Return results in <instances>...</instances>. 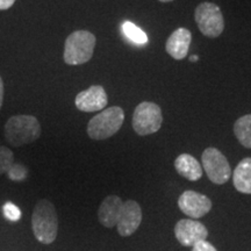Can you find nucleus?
<instances>
[{
  "label": "nucleus",
  "mask_w": 251,
  "mask_h": 251,
  "mask_svg": "<svg viewBox=\"0 0 251 251\" xmlns=\"http://www.w3.org/2000/svg\"><path fill=\"white\" fill-rule=\"evenodd\" d=\"M142 222V209L139 202L135 200H127L124 202L122 212L119 219L117 228L118 233L122 237L133 235Z\"/></svg>",
  "instance_id": "11"
},
{
  "label": "nucleus",
  "mask_w": 251,
  "mask_h": 251,
  "mask_svg": "<svg viewBox=\"0 0 251 251\" xmlns=\"http://www.w3.org/2000/svg\"><path fill=\"white\" fill-rule=\"evenodd\" d=\"M234 134L244 148L251 149V114L237 119L234 125Z\"/></svg>",
  "instance_id": "16"
},
{
  "label": "nucleus",
  "mask_w": 251,
  "mask_h": 251,
  "mask_svg": "<svg viewBox=\"0 0 251 251\" xmlns=\"http://www.w3.org/2000/svg\"><path fill=\"white\" fill-rule=\"evenodd\" d=\"M125 121L124 109L119 106L105 108L87 124V135L92 140L101 141L114 136Z\"/></svg>",
  "instance_id": "4"
},
{
  "label": "nucleus",
  "mask_w": 251,
  "mask_h": 251,
  "mask_svg": "<svg viewBox=\"0 0 251 251\" xmlns=\"http://www.w3.org/2000/svg\"><path fill=\"white\" fill-rule=\"evenodd\" d=\"M163 124L162 109L151 101H142L135 108L131 125L135 133L140 136L155 134L161 129Z\"/></svg>",
  "instance_id": "5"
},
{
  "label": "nucleus",
  "mask_w": 251,
  "mask_h": 251,
  "mask_svg": "<svg viewBox=\"0 0 251 251\" xmlns=\"http://www.w3.org/2000/svg\"><path fill=\"white\" fill-rule=\"evenodd\" d=\"M233 183L238 192L251 194V157L242 159L235 168Z\"/></svg>",
  "instance_id": "15"
},
{
  "label": "nucleus",
  "mask_w": 251,
  "mask_h": 251,
  "mask_svg": "<svg viewBox=\"0 0 251 251\" xmlns=\"http://www.w3.org/2000/svg\"><path fill=\"white\" fill-rule=\"evenodd\" d=\"M175 235L183 247H193L208 236L206 226L193 219H181L175 226Z\"/></svg>",
  "instance_id": "9"
},
{
  "label": "nucleus",
  "mask_w": 251,
  "mask_h": 251,
  "mask_svg": "<svg viewBox=\"0 0 251 251\" xmlns=\"http://www.w3.org/2000/svg\"><path fill=\"white\" fill-rule=\"evenodd\" d=\"M15 0H0V11H6L14 5Z\"/></svg>",
  "instance_id": "22"
},
{
  "label": "nucleus",
  "mask_w": 251,
  "mask_h": 251,
  "mask_svg": "<svg viewBox=\"0 0 251 251\" xmlns=\"http://www.w3.org/2000/svg\"><path fill=\"white\" fill-rule=\"evenodd\" d=\"M28 170L26 166L20 163H13L11 169L7 171V177L13 181H23L27 178Z\"/></svg>",
  "instance_id": "19"
},
{
  "label": "nucleus",
  "mask_w": 251,
  "mask_h": 251,
  "mask_svg": "<svg viewBox=\"0 0 251 251\" xmlns=\"http://www.w3.org/2000/svg\"><path fill=\"white\" fill-rule=\"evenodd\" d=\"M198 59H199V56H198V55H192L190 57L191 62H198Z\"/></svg>",
  "instance_id": "24"
},
{
  "label": "nucleus",
  "mask_w": 251,
  "mask_h": 251,
  "mask_svg": "<svg viewBox=\"0 0 251 251\" xmlns=\"http://www.w3.org/2000/svg\"><path fill=\"white\" fill-rule=\"evenodd\" d=\"M2 101H4V81L0 77V109H1Z\"/></svg>",
  "instance_id": "23"
},
{
  "label": "nucleus",
  "mask_w": 251,
  "mask_h": 251,
  "mask_svg": "<svg viewBox=\"0 0 251 251\" xmlns=\"http://www.w3.org/2000/svg\"><path fill=\"white\" fill-rule=\"evenodd\" d=\"M2 213H4V216L8 220V221L17 222L21 219L20 208L11 201L6 202L5 205L2 206Z\"/></svg>",
  "instance_id": "20"
},
{
  "label": "nucleus",
  "mask_w": 251,
  "mask_h": 251,
  "mask_svg": "<svg viewBox=\"0 0 251 251\" xmlns=\"http://www.w3.org/2000/svg\"><path fill=\"white\" fill-rule=\"evenodd\" d=\"M191 41H192V34L186 28H178L169 36L166 41L165 50L172 58L181 61L186 57L190 49Z\"/></svg>",
  "instance_id": "12"
},
{
  "label": "nucleus",
  "mask_w": 251,
  "mask_h": 251,
  "mask_svg": "<svg viewBox=\"0 0 251 251\" xmlns=\"http://www.w3.org/2000/svg\"><path fill=\"white\" fill-rule=\"evenodd\" d=\"M202 168L212 183L224 185L231 176V169L226 156L219 149L209 147L201 155Z\"/></svg>",
  "instance_id": "7"
},
{
  "label": "nucleus",
  "mask_w": 251,
  "mask_h": 251,
  "mask_svg": "<svg viewBox=\"0 0 251 251\" xmlns=\"http://www.w3.org/2000/svg\"><path fill=\"white\" fill-rule=\"evenodd\" d=\"M14 163V155L7 147L0 146V175L7 174Z\"/></svg>",
  "instance_id": "18"
},
{
  "label": "nucleus",
  "mask_w": 251,
  "mask_h": 251,
  "mask_svg": "<svg viewBox=\"0 0 251 251\" xmlns=\"http://www.w3.org/2000/svg\"><path fill=\"white\" fill-rule=\"evenodd\" d=\"M192 251H218L216 248L208 241H200L192 247Z\"/></svg>",
  "instance_id": "21"
},
{
  "label": "nucleus",
  "mask_w": 251,
  "mask_h": 251,
  "mask_svg": "<svg viewBox=\"0 0 251 251\" xmlns=\"http://www.w3.org/2000/svg\"><path fill=\"white\" fill-rule=\"evenodd\" d=\"M176 171L190 181H197L202 177V166L196 157L190 153H181L175 161Z\"/></svg>",
  "instance_id": "14"
},
{
  "label": "nucleus",
  "mask_w": 251,
  "mask_h": 251,
  "mask_svg": "<svg viewBox=\"0 0 251 251\" xmlns=\"http://www.w3.org/2000/svg\"><path fill=\"white\" fill-rule=\"evenodd\" d=\"M194 19L200 31L211 39L219 37L224 33L225 19L221 9L213 2H201L194 11Z\"/></svg>",
  "instance_id": "6"
},
{
  "label": "nucleus",
  "mask_w": 251,
  "mask_h": 251,
  "mask_svg": "<svg viewBox=\"0 0 251 251\" xmlns=\"http://www.w3.org/2000/svg\"><path fill=\"white\" fill-rule=\"evenodd\" d=\"M31 227L34 236L40 243L51 244L56 240L58 230L57 213L49 200H40L34 207Z\"/></svg>",
  "instance_id": "1"
},
{
  "label": "nucleus",
  "mask_w": 251,
  "mask_h": 251,
  "mask_svg": "<svg viewBox=\"0 0 251 251\" xmlns=\"http://www.w3.org/2000/svg\"><path fill=\"white\" fill-rule=\"evenodd\" d=\"M41 135V125L33 115H14L5 125V139L13 147H21L36 141Z\"/></svg>",
  "instance_id": "2"
},
{
  "label": "nucleus",
  "mask_w": 251,
  "mask_h": 251,
  "mask_svg": "<svg viewBox=\"0 0 251 251\" xmlns=\"http://www.w3.org/2000/svg\"><path fill=\"white\" fill-rule=\"evenodd\" d=\"M178 207L190 219L198 220L212 209V201L205 194L187 190L178 199Z\"/></svg>",
  "instance_id": "8"
},
{
  "label": "nucleus",
  "mask_w": 251,
  "mask_h": 251,
  "mask_svg": "<svg viewBox=\"0 0 251 251\" xmlns=\"http://www.w3.org/2000/svg\"><path fill=\"white\" fill-rule=\"evenodd\" d=\"M122 31H124L126 37H128L131 42L136 43V45H146L148 42L147 34L130 21H125L122 25Z\"/></svg>",
  "instance_id": "17"
},
{
  "label": "nucleus",
  "mask_w": 251,
  "mask_h": 251,
  "mask_svg": "<svg viewBox=\"0 0 251 251\" xmlns=\"http://www.w3.org/2000/svg\"><path fill=\"white\" fill-rule=\"evenodd\" d=\"M97 39L87 30H77L67 37L64 43V62L68 65L85 64L92 58Z\"/></svg>",
  "instance_id": "3"
},
{
  "label": "nucleus",
  "mask_w": 251,
  "mask_h": 251,
  "mask_svg": "<svg viewBox=\"0 0 251 251\" xmlns=\"http://www.w3.org/2000/svg\"><path fill=\"white\" fill-rule=\"evenodd\" d=\"M108 103V97L105 89L100 85H92L81 91L75 99V105L81 112H98L105 109Z\"/></svg>",
  "instance_id": "10"
},
{
  "label": "nucleus",
  "mask_w": 251,
  "mask_h": 251,
  "mask_svg": "<svg viewBox=\"0 0 251 251\" xmlns=\"http://www.w3.org/2000/svg\"><path fill=\"white\" fill-rule=\"evenodd\" d=\"M124 201L118 196H108L102 200L98 209L99 222L103 227L113 228L117 226L119 219H120Z\"/></svg>",
  "instance_id": "13"
},
{
  "label": "nucleus",
  "mask_w": 251,
  "mask_h": 251,
  "mask_svg": "<svg viewBox=\"0 0 251 251\" xmlns=\"http://www.w3.org/2000/svg\"><path fill=\"white\" fill-rule=\"evenodd\" d=\"M159 1H162V2H170V1H172V0H159Z\"/></svg>",
  "instance_id": "25"
}]
</instances>
